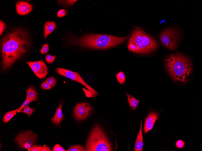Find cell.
<instances>
[{"label": "cell", "mask_w": 202, "mask_h": 151, "mask_svg": "<svg viewBox=\"0 0 202 151\" xmlns=\"http://www.w3.org/2000/svg\"><path fill=\"white\" fill-rule=\"evenodd\" d=\"M128 36L122 37L106 34H88L80 38H72L71 44L95 49H104L116 46L124 42Z\"/></svg>", "instance_id": "3"}, {"label": "cell", "mask_w": 202, "mask_h": 151, "mask_svg": "<svg viewBox=\"0 0 202 151\" xmlns=\"http://www.w3.org/2000/svg\"><path fill=\"white\" fill-rule=\"evenodd\" d=\"M6 26L5 24L3 21L0 20V34L1 35L2 32L4 31L5 28H6Z\"/></svg>", "instance_id": "32"}, {"label": "cell", "mask_w": 202, "mask_h": 151, "mask_svg": "<svg viewBox=\"0 0 202 151\" xmlns=\"http://www.w3.org/2000/svg\"><path fill=\"white\" fill-rule=\"evenodd\" d=\"M42 146L38 145H32L30 148L28 149V151H41Z\"/></svg>", "instance_id": "26"}, {"label": "cell", "mask_w": 202, "mask_h": 151, "mask_svg": "<svg viewBox=\"0 0 202 151\" xmlns=\"http://www.w3.org/2000/svg\"><path fill=\"white\" fill-rule=\"evenodd\" d=\"M62 106L63 102H61L60 103L59 107L57 109L54 115L51 119L52 122L55 125H59L60 124L64 117L62 111Z\"/></svg>", "instance_id": "14"}, {"label": "cell", "mask_w": 202, "mask_h": 151, "mask_svg": "<svg viewBox=\"0 0 202 151\" xmlns=\"http://www.w3.org/2000/svg\"><path fill=\"white\" fill-rule=\"evenodd\" d=\"M42 88L44 90H49L51 88L50 85L46 82H43L41 85Z\"/></svg>", "instance_id": "30"}, {"label": "cell", "mask_w": 202, "mask_h": 151, "mask_svg": "<svg viewBox=\"0 0 202 151\" xmlns=\"http://www.w3.org/2000/svg\"><path fill=\"white\" fill-rule=\"evenodd\" d=\"M49 51V46L47 44H44L40 51L42 54H44L47 53Z\"/></svg>", "instance_id": "27"}, {"label": "cell", "mask_w": 202, "mask_h": 151, "mask_svg": "<svg viewBox=\"0 0 202 151\" xmlns=\"http://www.w3.org/2000/svg\"><path fill=\"white\" fill-rule=\"evenodd\" d=\"M175 145L177 148L179 149H182L185 146V142L182 140H178L176 142Z\"/></svg>", "instance_id": "24"}, {"label": "cell", "mask_w": 202, "mask_h": 151, "mask_svg": "<svg viewBox=\"0 0 202 151\" xmlns=\"http://www.w3.org/2000/svg\"><path fill=\"white\" fill-rule=\"evenodd\" d=\"M167 72L176 83L184 84L190 80L193 71L190 58L179 53L170 55L165 60Z\"/></svg>", "instance_id": "2"}, {"label": "cell", "mask_w": 202, "mask_h": 151, "mask_svg": "<svg viewBox=\"0 0 202 151\" xmlns=\"http://www.w3.org/2000/svg\"><path fill=\"white\" fill-rule=\"evenodd\" d=\"M33 101H34V100L31 99L26 98L22 105L19 108L17 109L18 112H21V111L24 107L28 105L30 103Z\"/></svg>", "instance_id": "21"}, {"label": "cell", "mask_w": 202, "mask_h": 151, "mask_svg": "<svg viewBox=\"0 0 202 151\" xmlns=\"http://www.w3.org/2000/svg\"><path fill=\"white\" fill-rule=\"evenodd\" d=\"M30 3L24 1H19L16 4V10L18 14L24 15L29 13L32 9Z\"/></svg>", "instance_id": "12"}, {"label": "cell", "mask_w": 202, "mask_h": 151, "mask_svg": "<svg viewBox=\"0 0 202 151\" xmlns=\"http://www.w3.org/2000/svg\"><path fill=\"white\" fill-rule=\"evenodd\" d=\"M51 150L48 146L46 145L43 146L41 149V151H51Z\"/></svg>", "instance_id": "34"}, {"label": "cell", "mask_w": 202, "mask_h": 151, "mask_svg": "<svg viewBox=\"0 0 202 151\" xmlns=\"http://www.w3.org/2000/svg\"><path fill=\"white\" fill-rule=\"evenodd\" d=\"M56 27L55 23L52 21L46 22L44 25V37L46 39L55 29Z\"/></svg>", "instance_id": "15"}, {"label": "cell", "mask_w": 202, "mask_h": 151, "mask_svg": "<svg viewBox=\"0 0 202 151\" xmlns=\"http://www.w3.org/2000/svg\"><path fill=\"white\" fill-rule=\"evenodd\" d=\"M159 37L162 44L168 49L173 50L178 48L180 35L176 30L169 27L161 33Z\"/></svg>", "instance_id": "6"}, {"label": "cell", "mask_w": 202, "mask_h": 151, "mask_svg": "<svg viewBox=\"0 0 202 151\" xmlns=\"http://www.w3.org/2000/svg\"><path fill=\"white\" fill-rule=\"evenodd\" d=\"M143 146L144 144L143 142L142 128V119H141L139 130L135 142L134 151H142Z\"/></svg>", "instance_id": "13"}, {"label": "cell", "mask_w": 202, "mask_h": 151, "mask_svg": "<svg viewBox=\"0 0 202 151\" xmlns=\"http://www.w3.org/2000/svg\"><path fill=\"white\" fill-rule=\"evenodd\" d=\"M129 50L131 52L136 53L137 50V48L134 44L133 43H129L128 46Z\"/></svg>", "instance_id": "28"}, {"label": "cell", "mask_w": 202, "mask_h": 151, "mask_svg": "<svg viewBox=\"0 0 202 151\" xmlns=\"http://www.w3.org/2000/svg\"><path fill=\"white\" fill-rule=\"evenodd\" d=\"M56 58L55 55L52 56L48 54L45 57V59L47 63L51 64L53 62Z\"/></svg>", "instance_id": "25"}, {"label": "cell", "mask_w": 202, "mask_h": 151, "mask_svg": "<svg viewBox=\"0 0 202 151\" xmlns=\"http://www.w3.org/2000/svg\"><path fill=\"white\" fill-rule=\"evenodd\" d=\"M137 48L136 53H147L154 51L158 46L157 41L142 29L136 28L132 32L129 41Z\"/></svg>", "instance_id": "5"}, {"label": "cell", "mask_w": 202, "mask_h": 151, "mask_svg": "<svg viewBox=\"0 0 202 151\" xmlns=\"http://www.w3.org/2000/svg\"><path fill=\"white\" fill-rule=\"evenodd\" d=\"M159 113L156 112L150 111L145 119L144 127L145 134L152 130L156 121L159 118Z\"/></svg>", "instance_id": "11"}, {"label": "cell", "mask_w": 202, "mask_h": 151, "mask_svg": "<svg viewBox=\"0 0 202 151\" xmlns=\"http://www.w3.org/2000/svg\"><path fill=\"white\" fill-rule=\"evenodd\" d=\"M53 151H65L66 150L61 146L58 144H56L54 146Z\"/></svg>", "instance_id": "31"}, {"label": "cell", "mask_w": 202, "mask_h": 151, "mask_svg": "<svg viewBox=\"0 0 202 151\" xmlns=\"http://www.w3.org/2000/svg\"><path fill=\"white\" fill-rule=\"evenodd\" d=\"M18 113L17 109L7 112L3 118V121L6 123L9 121L17 113Z\"/></svg>", "instance_id": "18"}, {"label": "cell", "mask_w": 202, "mask_h": 151, "mask_svg": "<svg viewBox=\"0 0 202 151\" xmlns=\"http://www.w3.org/2000/svg\"><path fill=\"white\" fill-rule=\"evenodd\" d=\"M85 151H112V146L103 130L96 124L91 131L85 147Z\"/></svg>", "instance_id": "4"}, {"label": "cell", "mask_w": 202, "mask_h": 151, "mask_svg": "<svg viewBox=\"0 0 202 151\" xmlns=\"http://www.w3.org/2000/svg\"><path fill=\"white\" fill-rule=\"evenodd\" d=\"M128 100L131 108L133 110L135 109L138 107L139 100L135 99L129 93L126 94Z\"/></svg>", "instance_id": "16"}, {"label": "cell", "mask_w": 202, "mask_h": 151, "mask_svg": "<svg viewBox=\"0 0 202 151\" xmlns=\"http://www.w3.org/2000/svg\"><path fill=\"white\" fill-rule=\"evenodd\" d=\"M26 98L32 99L36 101L37 98V94L35 89L32 86H30L27 90Z\"/></svg>", "instance_id": "17"}, {"label": "cell", "mask_w": 202, "mask_h": 151, "mask_svg": "<svg viewBox=\"0 0 202 151\" xmlns=\"http://www.w3.org/2000/svg\"><path fill=\"white\" fill-rule=\"evenodd\" d=\"M36 108H32L28 105H27L24 107L21 111V112L27 114L28 116H30L34 112Z\"/></svg>", "instance_id": "19"}, {"label": "cell", "mask_w": 202, "mask_h": 151, "mask_svg": "<svg viewBox=\"0 0 202 151\" xmlns=\"http://www.w3.org/2000/svg\"><path fill=\"white\" fill-rule=\"evenodd\" d=\"M36 75L40 79H43L47 75L48 70L47 65L43 61H26Z\"/></svg>", "instance_id": "9"}, {"label": "cell", "mask_w": 202, "mask_h": 151, "mask_svg": "<svg viewBox=\"0 0 202 151\" xmlns=\"http://www.w3.org/2000/svg\"><path fill=\"white\" fill-rule=\"evenodd\" d=\"M118 82L121 84H123L125 81V76L123 72L120 71L116 75Z\"/></svg>", "instance_id": "20"}, {"label": "cell", "mask_w": 202, "mask_h": 151, "mask_svg": "<svg viewBox=\"0 0 202 151\" xmlns=\"http://www.w3.org/2000/svg\"><path fill=\"white\" fill-rule=\"evenodd\" d=\"M56 71L58 74L66 77L82 84L90 92L92 98L97 95V92L88 84L77 72L60 68H57Z\"/></svg>", "instance_id": "7"}, {"label": "cell", "mask_w": 202, "mask_h": 151, "mask_svg": "<svg viewBox=\"0 0 202 151\" xmlns=\"http://www.w3.org/2000/svg\"><path fill=\"white\" fill-rule=\"evenodd\" d=\"M67 12V11L64 9H62L59 10L57 13V16L59 17L64 16Z\"/></svg>", "instance_id": "29"}, {"label": "cell", "mask_w": 202, "mask_h": 151, "mask_svg": "<svg viewBox=\"0 0 202 151\" xmlns=\"http://www.w3.org/2000/svg\"><path fill=\"white\" fill-rule=\"evenodd\" d=\"M93 109L91 105L87 103H80L75 106L74 114L78 121L83 120L87 118L91 113Z\"/></svg>", "instance_id": "10"}, {"label": "cell", "mask_w": 202, "mask_h": 151, "mask_svg": "<svg viewBox=\"0 0 202 151\" xmlns=\"http://www.w3.org/2000/svg\"><path fill=\"white\" fill-rule=\"evenodd\" d=\"M37 139V134L31 131H27L18 134L14 141L18 144L21 148L24 149L30 148L36 143Z\"/></svg>", "instance_id": "8"}, {"label": "cell", "mask_w": 202, "mask_h": 151, "mask_svg": "<svg viewBox=\"0 0 202 151\" xmlns=\"http://www.w3.org/2000/svg\"><path fill=\"white\" fill-rule=\"evenodd\" d=\"M28 38L21 29H16L6 35L2 43V68H8L28 50Z\"/></svg>", "instance_id": "1"}, {"label": "cell", "mask_w": 202, "mask_h": 151, "mask_svg": "<svg viewBox=\"0 0 202 151\" xmlns=\"http://www.w3.org/2000/svg\"><path fill=\"white\" fill-rule=\"evenodd\" d=\"M45 82H47L51 87H54L56 85V80L54 77H49L45 80Z\"/></svg>", "instance_id": "23"}, {"label": "cell", "mask_w": 202, "mask_h": 151, "mask_svg": "<svg viewBox=\"0 0 202 151\" xmlns=\"http://www.w3.org/2000/svg\"><path fill=\"white\" fill-rule=\"evenodd\" d=\"M64 2H65V4L67 5H71L74 4L77 0H65L64 1Z\"/></svg>", "instance_id": "33"}, {"label": "cell", "mask_w": 202, "mask_h": 151, "mask_svg": "<svg viewBox=\"0 0 202 151\" xmlns=\"http://www.w3.org/2000/svg\"><path fill=\"white\" fill-rule=\"evenodd\" d=\"M67 151H84L85 149L80 145H76L70 147L67 150Z\"/></svg>", "instance_id": "22"}]
</instances>
